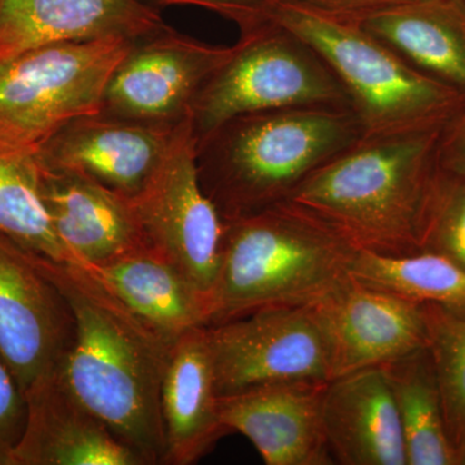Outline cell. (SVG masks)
Returning <instances> with one entry per match:
<instances>
[{
	"label": "cell",
	"instance_id": "cell-1",
	"mask_svg": "<svg viewBox=\"0 0 465 465\" xmlns=\"http://www.w3.org/2000/svg\"><path fill=\"white\" fill-rule=\"evenodd\" d=\"M440 131L361 139L305 177L281 203L357 251H425L446 173Z\"/></svg>",
	"mask_w": 465,
	"mask_h": 465
},
{
	"label": "cell",
	"instance_id": "cell-2",
	"mask_svg": "<svg viewBox=\"0 0 465 465\" xmlns=\"http://www.w3.org/2000/svg\"><path fill=\"white\" fill-rule=\"evenodd\" d=\"M74 317L57 374L79 402L148 465L163 464L161 391L173 342L134 317L81 266L42 258Z\"/></svg>",
	"mask_w": 465,
	"mask_h": 465
},
{
	"label": "cell",
	"instance_id": "cell-3",
	"mask_svg": "<svg viewBox=\"0 0 465 465\" xmlns=\"http://www.w3.org/2000/svg\"><path fill=\"white\" fill-rule=\"evenodd\" d=\"M363 139L345 108L266 110L235 116L195 143L202 188L223 219L286 200L318 167Z\"/></svg>",
	"mask_w": 465,
	"mask_h": 465
},
{
	"label": "cell",
	"instance_id": "cell-4",
	"mask_svg": "<svg viewBox=\"0 0 465 465\" xmlns=\"http://www.w3.org/2000/svg\"><path fill=\"white\" fill-rule=\"evenodd\" d=\"M224 223L207 326L260 309L311 307L351 280L357 250L287 204Z\"/></svg>",
	"mask_w": 465,
	"mask_h": 465
},
{
	"label": "cell",
	"instance_id": "cell-5",
	"mask_svg": "<svg viewBox=\"0 0 465 465\" xmlns=\"http://www.w3.org/2000/svg\"><path fill=\"white\" fill-rule=\"evenodd\" d=\"M262 20L295 34L320 54L347 91L363 139L439 130L465 100L351 18L273 0Z\"/></svg>",
	"mask_w": 465,
	"mask_h": 465
},
{
	"label": "cell",
	"instance_id": "cell-6",
	"mask_svg": "<svg viewBox=\"0 0 465 465\" xmlns=\"http://www.w3.org/2000/svg\"><path fill=\"white\" fill-rule=\"evenodd\" d=\"M314 106L351 109V100L311 45L262 20L241 29L231 57L198 92L189 122L197 143L235 116Z\"/></svg>",
	"mask_w": 465,
	"mask_h": 465
},
{
	"label": "cell",
	"instance_id": "cell-7",
	"mask_svg": "<svg viewBox=\"0 0 465 465\" xmlns=\"http://www.w3.org/2000/svg\"><path fill=\"white\" fill-rule=\"evenodd\" d=\"M133 43L118 36L56 43L2 61L0 154L34 155L69 122L100 112Z\"/></svg>",
	"mask_w": 465,
	"mask_h": 465
},
{
	"label": "cell",
	"instance_id": "cell-8",
	"mask_svg": "<svg viewBox=\"0 0 465 465\" xmlns=\"http://www.w3.org/2000/svg\"><path fill=\"white\" fill-rule=\"evenodd\" d=\"M189 116L177 127L161 166L133 202L143 246L182 272L210 299L225 223L202 188Z\"/></svg>",
	"mask_w": 465,
	"mask_h": 465
},
{
	"label": "cell",
	"instance_id": "cell-9",
	"mask_svg": "<svg viewBox=\"0 0 465 465\" xmlns=\"http://www.w3.org/2000/svg\"><path fill=\"white\" fill-rule=\"evenodd\" d=\"M220 397L284 382L330 381L329 354L311 307L265 308L206 326Z\"/></svg>",
	"mask_w": 465,
	"mask_h": 465
},
{
	"label": "cell",
	"instance_id": "cell-10",
	"mask_svg": "<svg viewBox=\"0 0 465 465\" xmlns=\"http://www.w3.org/2000/svg\"><path fill=\"white\" fill-rule=\"evenodd\" d=\"M232 47L197 41L166 26L137 38L115 67L101 112L143 124L176 125Z\"/></svg>",
	"mask_w": 465,
	"mask_h": 465
},
{
	"label": "cell",
	"instance_id": "cell-11",
	"mask_svg": "<svg viewBox=\"0 0 465 465\" xmlns=\"http://www.w3.org/2000/svg\"><path fill=\"white\" fill-rule=\"evenodd\" d=\"M35 255L0 234V356L24 397L54 374L74 339V317Z\"/></svg>",
	"mask_w": 465,
	"mask_h": 465
},
{
	"label": "cell",
	"instance_id": "cell-12",
	"mask_svg": "<svg viewBox=\"0 0 465 465\" xmlns=\"http://www.w3.org/2000/svg\"><path fill=\"white\" fill-rule=\"evenodd\" d=\"M311 309L326 342L330 381L428 348L423 305L356 281Z\"/></svg>",
	"mask_w": 465,
	"mask_h": 465
},
{
	"label": "cell",
	"instance_id": "cell-13",
	"mask_svg": "<svg viewBox=\"0 0 465 465\" xmlns=\"http://www.w3.org/2000/svg\"><path fill=\"white\" fill-rule=\"evenodd\" d=\"M179 124H143L100 110L64 125L34 158L134 200L161 166Z\"/></svg>",
	"mask_w": 465,
	"mask_h": 465
},
{
	"label": "cell",
	"instance_id": "cell-14",
	"mask_svg": "<svg viewBox=\"0 0 465 465\" xmlns=\"http://www.w3.org/2000/svg\"><path fill=\"white\" fill-rule=\"evenodd\" d=\"M327 382H284L220 397L223 424L249 439L266 465L333 464L322 420Z\"/></svg>",
	"mask_w": 465,
	"mask_h": 465
},
{
	"label": "cell",
	"instance_id": "cell-15",
	"mask_svg": "<svg viewBox=\"0 0 465 465\" xmlns=\"http://www.w3.org/2000/svg\"><path fill=\"white\" fill-rule=\"evenodd\" d=\"M25 400L14 465H148L75 399L57 370L34 384Z\"/></svg>",
	"mask_w": 465,
	"mask_h": 465
},
{
	"label": "cell",
	"instance_id": "cell-16",
	"mask_svg": "<svg viewBox=\"0 0 465 465\" xmlns=\"http://www.w3.org/2000/svg\"><path fill=\"white\" fill-rule=\"evenodd\" d=\"M166 26L142 0H0V63L43 45L134 41Z\"/></svg>",
	"mask_w": 465,
	"mask_h": 465
},
{
	"label": "cell",
	"instance_id": "cell-17",
	"mask_svg": "<svg viewBox=\"0 0 465 465\" xmlns=\"http://www.w3.org/2000/svg\"><path fill=\"white\" fill-rule=\"evenodd\" d=\"M38 176L54 232L82 269L88 271L143 246L128 198L81 174L41 164Z\"/></svg>",
	"mask_w": 465,
	"mask_h": 465
},
{
	"label": "cell",
	"instance_id": "cell-18",
	"mask_svg": "<svg viewBox=\"0 0 465 465\" xmlns=\"http://www.w3.org/2000/svg\"><path fill=\"white\" fill-rule=\"evenodd\" d=\"M324 434L344 465H407L399 411L382 367L332 379L322 397Z\"/></svg>",
	"mask_w": 465,
	"mask_h": 465
},
{
	"label": "cell",
	"instance_id": "cell-19",
	"mask_svg": "<svg viewBox=\"0 0 465 465\" xmlns=\"http://www.w3.org/2000/svg\"><path fill=\"white\" fill-rule=\"evenodd\" d=\"M219 402L206 326L195 327L173 342L162 381L163 464L197 463L228 433Z\"/></svg>",
	"mask_w": 465,
	"mask_h": 465
},
{
	"label": "cell",
	"instance_id": "cell-20",
	"mask_svg": "<svg viewBox=\"0 0 465 465\" xmlns=\"http://www.w3.org/2000/svg\"><path fill=\"white\" fill-rule=\"evenodd\" d=\"M87 272L134 317L168 341L174 342L183 333L208 324L203 293L148 247H139Z\"/></svg>",
	"mask_w": 465,
	"mask_h": 465
},
{
	"label": "cell",
	"instance_id": "cell-21",
	"mask_svg": "<svg viewBox=\"0 0 465 465\" xmlns=\"http://www.w3.org/2000/svg\"><path fill=\"white\" fill-rule=\"evenodd\" d=\"M351 20L425 74L465 94V7L459 0H412Z\"/></svg>",
	"mask_w": 465,
	"mask_h": 465
},
{
	"label": "cell",
	"instance_id": "cell-22",
	"mask_svg": "<svg viewBox=\"0 0 465 465\" xmlns=\"http://www.w3.org/2000/svg\"><path fill=\"white\" fill-rule=\"evenodd\" d=\"M399 411L407 465H457L428 348L382 366Z\"/></svg>",
	"mask_w": 465,
	"mask_h": 465
},
{
	"label": "cell",
	"instance_id": "cell-23",
	"mask_svg": "<svg viewBox=\"0 0 465 465\" xmlns=\"http://www.w3.org/2000/svg\"><path fill=\"white\" fill-rule=\"evenodd\" d=\"M351 278L415 304L465 314V268L433 251L407 255L357 251Z\"/></svg>",
	"mask_w": 465,
	"mask_h": 465
},
{
	"label": "cell",
	"instance_id": "cell-24",
	"mask_svg": "<svg viewBox=\"0 0 465 465\" xmlns=\"http://www.w3.org/2000/svg\"><path fill=\"white\" fill-rule=\"evenodd\" d=\"M0 234L35 255L79 266L52 226L34 155L0 154Z\"/></svg>",
	"mask_w": 465,
	"mask_h": 465
},
{
	"label": "cell",
	"instance_id": "cell-25",
	"mask_svg": "<svg viewBox=\"0 0 465 465\" xmlns=\"http://www.w3.org/2000/svg\"><path fill=\"white\" fill-rule=\"evenodd\" d=\"M428 351L436 371L446 430L455 451L465 440V314L423 305Z\"/></svg>",
	"mask_w": 465,
	"mask_h": 465
},
{
	"label": "cell",
	"instance_id": "cell-26",
	"mask_svg": "<svg viewBox=\"0 0 465 465\" xmlns=\"http://www.w3.org/2000/svg\"><path fill=\"white\" fill-rule=\"evenodd\" d=\"M425 251L440 253L465 268V177L446 171Z\"/></svg>",
	"mask_w": 465,
	"mask_h": 465
},
{
	"label": "cell",
	"instance_id": "cell-27",
	"mask_svg": "<svg viewBox=\"0 0 465 465\" xmlns=\"http://www.w3.org/2000/svg\"><path fill=\"white\" fill-rule=\"evenodd\" d=\"M26 423V400L0 356V465H14V450Z\"/></svg>",
	"mask_w": 465,
	"mask_h": 465
},
{
	"label": "cell",
	"instance_id": "cell-28",
	"mask_svg": "<svg viewBox=\"0 0 465 465\" xmlns=\"http://www.w3.org/2000/svg\"><path fill=\"white\" fill-rule=\"evenodd\" d=\"M146 5L158 7L170 5H197L222 15L240 29L255 25L262 21V14L273 0H142Z\"/></svg>",
	"mask_w": 465,
	"mask_h": 465
},
{
	"label": "cell",
	"instance_id": "cell-29",
	"mask_svg": "<svg viewBox=\"0 0 465 465\" xmlns=\"http://www.w3.org/2000/svg\"><path fill=\"white\" fill-rule=\"evenodd\" d=\"M440 158L446 171L465 177V100L440 131Z\"/></svg>",
	"mask_w": 465,
	"mask_h": 465
},
{
	"label": "cell",
	"instance_id": "cell-30",
	"mask_svg": "<svg viewBox=\"0 0 465 465\" xmlns=\"http://www.w3.org/2000/svg\"><path fill=\"white\" fill-rule=\"evenodd\" d=\"M284 2L295 3L302 7L333 15V16L357 18L374 14L381 9L405 5L412 0H284Z\"/></svg>",
	"mask_w": 465,
	"mask_h": 465
},
{
	"label": "cell",
	"instance_id": "cell-31",
	"mask_svg": "<svg viewBox=\"0 0 465 465\" xmlns=\"http://www.w3.org/2000/svg\"><path fill=\"white\" fill-rule=\"evenodd\" d=\"M457 465H465V440L457 451Z\"/></svg>",
	"mask_w": 465,
	"mask_h": 465
},
{
	"label": "cell",
	"instance_id": "cell-32",
	"mask_svg": "<svg viewBox=\"0 0 465 465\" xmlns=\"http://www.w3.org/2000/svg\"><path fill=\"white\" fill-rule=\"evenodd\" d=\"M459 2H460V3H461V5H464V7H465V0H459Z\"/></svg>",
	"mask_w": 465,
	"mask_h": 465
}]
</instances>
